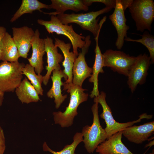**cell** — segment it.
Wrapping results in <instances>:
<instances>
[{
    "label": "cell",
    "mask_w": 154,
    "mask_h": 154,
    "mask_svg": "<svg viewBox=\"0 0 154 154\" xmlns=\"http://www.w3.org/2000/svg\"><path fill=\"white\" fill-rule=\"evenodd\" d=\"M151 64L150 58L147 54H141L137 56L127 76V84L132 93L135 91L138 84L141 85L145 83Z\"/></svg>",
    "instance_id": "9c48e42d"
},
{
    "label": "cell",
    "mask_w": 154,
    "mask_h": 154,
    "mask_svg": "<svg viewBox=\"0 0 154 154\" xmlns=\"http://www.w3.org/2000/svg\"><path fill=\"white\" fill-rule=\"evenodd\" d=\"M6 32V29L4 27L2 26H0V61L1 60V41L5 33Z\"/></svg>",
    "instance_id": "f1b7e54d"
},
{
    "label": "cell",
    "mask_w": 154,
    "mask_h": 154,
    "mask_svg": "<svg viewBox=\"0 0 154 154\" xmlns=\"http://www.w3.org/2000/svg\"><path fill=\"white\" fill-rule=\"evenodd\" d=\"M5 138L3 129L0 125V154H3L5 149Z\"/></svg>",
    "instance_id": "83f0119b"
},
{
    "label": "cell",
    "mask_w": 154,
    "mask_h": 154,
    "mask_svg": "<svg viewBox=\"0 0 154 154\" xmlns=\"http://www.w3.org/2000/svg\"><path fill=\"white\" fill-rule=\"evenodd\" d=\"M44 50L47 56V65L45 67L47 72L43 76V83L46 85L49 81L51 73L54 70H59V63L63 60L62 55L58 52V47L53 43V40L48 36L44 39Z\"/></svg>",
    "instance_id": "4fadbf2b"
},
{
    "label": "cell",
    "mask_w": 154,
    "mask_h": 154,
    "mask_svg": "<svg viewBox=\"0 0 154 154\" xmlns=\"http://www.w3.org/2000/svg\"><path fill=\"white\" fill-rule=\"evenodd\" d=\"M98 104L95 102L91 108L93 116L91 125H86L83 127L81 133L84 138L83 142L87 152L92 153L98 146L107 139L104 129L101 126L98 115Z\"/></svg>",
    "instance_id": "8992f818"
},
{
    "label": "cell",
    "mask_w": 154,
    "mask_h": 154,
    "mask_svg": "<svg viewBox=\"0 0 154 154\" xmlns=\"http://www.w3.org/2000/svg\"><path fill=\"white\" fill-rule=\"evenodd\" d=\"M137 56H130L123 51L109 49L103 54L104 67L127 77Z\"/></svg>",
    "instance_id": "ba28073f"
},
{
    "label": "cell",
    "mask_w": 154,
    "mask_h": 154,
    "mask_svg": "<svg viewBox=\"0 0 154 154\" xmlns=\"http://www.w3.org/2000/svg\"><path fill=\"white\" fill-rule=\"evenodd\" d=\"M52 72V76L51 77L52 86L46 95L49 98H54L55 108L58 109L67 97V95H63L62 94L61 86L64 84V82L62 81V78H64L66 81L68 77L61 69L54 70Z\"/></svg>",
    "instance_id": "e0dca14e"
},
{
    "label": "cell",
    "mask_w": 154,
    "mask_h": 154,
    "mask_svg": "<svg viewBox=\"0 0 154 154\" xmlns=\"http://www.w3.org/2000/svg\"><path fill=\"white\" fill-rule=\"evenodd\" d=\"M0 96H4V93L0 90Z\"/></svg>",
    "instance_id": "d6a6232c"
},
{
    "label": "cell",
    "mask_w": 154,
    "mask_h": 154,
    "mask_svg": "<svg viewBox=\"0 0 154 154\" xmlns=\"http://www.w3.org/2000/svg\"><path fill=\"white\" fill-rule=\"evenodd\" d=\"M51 4L49 5V9H53L56 11L50 13L43 12L50 15L56 16L64 13L68 10H71L76 12L81 11H87L88 7L85 5L82 0H51Z\"/></svg>",
    "instance_id": "d6986e66"
},
{
    "label": "cell",
    "mask_w": 154,
    "mask_h": 154,
    "mask_svg": "<svg viewBox=\"0 0 154 154\" xmlns=\"http://www.w3.org/2000/svg\"><path fill=\"white\" fill-rule=\"evenodd\" d=\"M122 131L114 134L100 144L96 149V152L99 154H135L122 143Z\"/></svg>",
    "instance_id": "9a60e30c"
},
{
    "label": "cell",
    "mask_w": 154,
    "mask_h": 154,
    "mask_svg": "<svg viewBox=\"0 0 154 154\" xmlns=\"http://www.w3.org/2000/svg\"><path fill=\"white\" fill-rule=\"evenodd\" d=\"M147 154H154V149H153L151 153H148Z\"/></svg>",
    "instance_id": "836d02e7"
},
{
    "label": "cell",
    "mask_w": 154,
    "mask_h": 154,
    "mask_svg": "<svg viewBox=\"0 0 154 154\" xmlns=\"http://www.w3.org/2000/svg\"><path fill=\"white\" fill-rule=\"evenodd\" d=\"M83 136L81 133L77 132L73 137V141L70 144L65 145L63 149L59 151H56L49 147L46 142H44L42 145L44 151H49L53 154H76L75 149L78 145L83 141Z\"/></svg>",
    "instance_id": "d4e9b609"
},
{
    "label": "cell",
    "mask_w": 154,
    "mask_h": 154,
    "mask_svg": "<svg viewBox=\"0 0 154 154\" xmlns=\"http://www.w3.org/2000/svg\"><path fill=\"white\" fill-rule=\"evenodd\" d=\"M99 34L95 37L96 46L94 50L95 57L92 68V74L89 79L90 82L93 83L94 87L90 96L91 98L97 97L100 94L98 88V75L100 73L104 72L103 69V61L102 54L98 45V38Z\"/></svg>",
    "instance_id": "ffe728a7"
},
{
    "label": "cell",
    "mask_w": 154,
    "mask_h": 154,
    "mask_svg": "<svg viewBox=\"0 0 154 154\" xmlns=\"http://www.w3.org/2000/svg\"><path fill=\"white\" fill-rule=\"evenodd\" d=\"M13 38L17 48L20 57L27 58L32 47L31 42L35 35L33 29L27 26L12 28Z\"/></svg>",
    "instance_id": "7c38bea8"
},
{
    "label": "cell",
    "mask_w": 154,
    "mask_h": 154,
    "mask_svg": "<svg viewBox=\"0 0 154 154\" xmlns=\"http://www.w3.org/2000/svg\"><path fill=\"white\" fill-rule=\"evenodd\" d=\"M125 10L120 0H116V3L113 13L109 16V18L115 27L117 35L115 45L119 50L122 47L124 38L127 37V31L129 28L126 24Z\"/></svg>",
    "instance_id": "8fae6325"
},
{
    "label": "cell",
    "mask_w": 154,
    "mask_h": 154,
    "mask_svg": "<svg viewBox=\"0 0 154 154\" xmlns=\"http://www.w3.org/2000/svg\"><path fill=\"white\" fill-rule=\"evenodd\" d=\"M63 90L69 93L70 98L68 105L63 112L60 111L53 113L54 123L62 127H68L73 123L74 117L78 114V108L81 103L87 101L88 94L84 91L87 90L73 83L64 82Z\"/></svg>",
    "instance_id": "6da1fadb"
},
{
    "label": "cell",
    "mask_w": 154,
    "mask_h": 154,
    "mask_svg": "<svg viewBox=\"0 0 154 154\" xmlns=\"http://www.w3.org/2000/svg\"><path fill=\"white\" fill-rule=\"evenodd\" d=\"M133 0H120V2L124 10L128 8L132 3Z\"/></svg>",
    "instance_id": "f546056e"
},
{
    "label": "cell",
    "mask_w": 154,
    "mask_h": 154,
    "mask_svg": "<svg viewBox=\"0 0 154 154\" xmlns=\"http://www.w3.org/2000/svg\"><path fill=\"white\" fill-rule=\"evenodd\" d=\"M42 9H49V5L38 0H22L20 7L11 18L10 21L11 23L14 22L26 13H32L35 11L42 12L41 10Z\"/></svg>",
    "instance_id": "603a6c76"
},
{
    "label": "cell",
    "mask_w": 154,
    "mask_h": 154,
    "mask_svg": "<svg viewBox=\"0 0 154 154\" xmlns=\"http://www.w3.org/2000/svg\"><path fill=\"white\" fill-rule=\"evenodd\" d=\"M154 145V140L153 141H150L148 144L146 145L145 146L144 148H146L148 147H151L152 146Z\"/></svg>",
    "instance_id": "4dcf8cb0"
},
{
    "label": "cell",
    "mask_w": 154,
    "mask_h": 154,
    "mask_svg": "<svg viewBox=\"0 0 154 154\" xmlns=\"http://www.w3.org/2000/svg\"><path fill=\"white\" fill-rule=\"evenodd\" d=\"M39 24L44 26L49 34L55 33L58 35L66 36L70 40L72 46L73 52L77 56L78 55V48H81L85 45V37L78 34L73 29L72 25L62 24L57 16L51 15L49 21L38 19Z\"/></svg>",
    "instance_id": "5b68a950"
},
{
    "label": "cell",
    "mask_w": 154,
    "mask_h": 154,
    "mask_svg": "<svg viewBox=\"0 0 154 154\" xmlns=\"http://www.w3.org/2000/svg\"><path fill=\"white\" fill-rule=\"evenodd\" d=\"M39 30L35 31V35L31 43L32 53L31 57L28 58L29 64L34 68L37 74H40L44 69L43 56L45 54L44 39L40 37Z\"/></svg>",
    "instance_id": "2e32d148"
},
{
    "label": "cell",
    "mask_w": 154,
    "mask_h": 154,
    "mask_svg": "<svg viewBox=\"0 0 154 154\" xmlns=\"http://www.w3.org/2000/svg\"><path fill=\"white\" fill-rule=\"evenodd\" d=\"M142 38L137 39H134L129 37L124 38L127 41L136 42L140 43L145 46L149 53L151 64L154 63V37L147 31H144L143 35H141Z\"/></svg>",
    "instance_id": "484cf974"
},
{
    "label": "cell",
    "mask_w": 154,
    "mask_h": 154,
    "mask_svg": "<svg viewBox=\"0 0 154 154\" xmlns=\"http://www.w3.org/2000/svg\"><path fill=\"white\" fill-rule=\"evenodd\" d=\"M15 91L18 99L23 104L37 102L41 100L36 90L26 77Z\"/></svg>",
    "instance_id": "44dd1931"
},
{
    "label": "cell",
    "mask_w": 154,
    "mask_h": 154,
    "mask_svg": "<svg viewBox=\"0 0 154 154\" xmlns=\"http://www.w3.org/2000/svg\"><path fill=\"white\" fill-rule=\"evenodd\" d=\"M4 99V96H0V106L2 104Z\"/></svg>",
    "instance_id": "1f68e13d"
},
{
    "label": "cell",
    "mask_w": 154,
    "mask_h": 154,
    "mask_svg": "<svg viewBox=\"0 0 154 154\" xmlns=\"http://www.w3.org/2000/svg\"><path fill=\"white\" fill-rule=\"evenodd\" d=\"M154 121L145 123L139 125H133L122 131V135L129 141L137 144H141L153 134Z\"/></svg>",
    "instance_id": "5bb4252c"
},
{
    "label": "cell",
    "mask_w": 154,
    "mask_h": 154,
    "mask_svg": "<svg viewBox=\"0 0 154 154\" xmlns=\"http://www.w3.org/2000/svg\"><path fill=\"white\" fill-rule=\"evenodd\" d=\"M1 60L10 62L18 61L20 57L17 46L13 37L7 31L1 41Z\"/></svg>",
    "instance_id": "7402d4cb"
},
{
    "label": "cell",
    "mask_w": 154,
    "mask_h": 154,
    "mask_svg": "<svg viewBox=\"0 0 154 154\" xmlns=\"http://www.w3.org/2000/svg\"><path fill=\"white\" fill-rule=\"evenodd\" d=\"M25 64L18 61L10 62L3 61L0 64V90L14 92L23 78L22 69Z\"/></svg>",
    "instance_id": "52a82bcc"
},
{
    "label": "cell",
    "mask_w": 154,
    "mask_h": 154,
    "mask_svg": "<svg viewBox=\"0 0 154 154\" xmlns=\"http://www.w3.org/2000/svg\"><path fill=\"white\" fill-rule=\"evenodd\" d=\"M112 8L106 7L99 10L85 13L71 14H60L56 16L61 22L64 25L74 23L79 25L81 28L92 33L96 37L100 34L101 28L107 17L104 16L99 23V18L96 19L99 15L110 11Z\"/></svg>",
    "instance_id": "7a4b0ae2"
},
{
    "label": "cell",
    "mask_w": 154,
    "mask_h": 154,
    "mask_svg": "<svg viewBox=\"0 0 154 154\" xmlns=\"http://www.w3.org/2000/svg\"><path fill=\"white\" fill-rule=\"evenodd\" d=\"M83 4L88 7L93 3L99 2L104 4L106 7L115 8L116 6V0H82Z\"/></svg>",
    "instance_id": "4316f807"
},
{
    "label": "cell",
    "mask_w": 154,
    "mask_h": 154,
    "mask_svg": "<svg viewBox=\"0 0 154 154\" xmlns=\"http://www.w3.org/2000/svg\"><path fill=\"white\" fill-rule=\"evenodd\" d=\"M22 74L31 81L38 94L42 96L43 90L42 87V83L43 81V76L41 74H37L34 68L28 64L25 65L23 68Z\"/></svg>",
    "instance_id": "cb8c5ba5"
},
{
    "label": "cell",
    "mask_w": 154,
    "mask_h": 154,
    "mask_svg": "<svg viewBox=\"0 0 154 154\" xmlns=\"http://www.w3.org/2000/svg\"><path fill=\"white\" fill-rule=\"evenodd\" d=\"M55 46L60 49L64 56V59L62 62V65L64 68L63 72L68 77L67 80L64 83H72V69L75 60L77 56L73 51H70L72 46L71 43H66L64 41L57 38H55Z\"/></svg>",
    "instance_id": "ac0fdd59"
},
{
    "label": "cell",
    "mask_w": 154,
    "mask_h": 154,
    "mask_svg": "<svg viewBox=\"0 0 154 154\" xmlns=\"http://www.w3.org/2000/svg\"><path fill=\"white\" fill-rule=\"evenodd\" d=\"M128 8L137 30L143 32L147 30L151 32L154 19L153 1L133 0Z\"/></svg>",
    "instance_id": "3957f363"
},
{
    "label": "cell",
    "mask_w": 154,
    "mask_h": 154,
    "mask_svg": "<svg viewBox=\"0 0 154 154\" xmlns=\"http://www.w3.org/2000/svg\"><path fill=\"white\" fill-rule=\"evenodd\" d=\"M106 93L101 91L97 97L94 98V103L100 104L102 107L103 111L100 116L104 120L106 123V127L104 129L107 135L106 139L116 133L122 131L125 128L133 125L135 123L140 122L143 119H151L153 117L152 115H148L145 113L139 116V118L136 120L124 123L117 122L113 117L111 109L106 102Z\"/></svg>",
    "instance_id": "277c9868"
},
{
    "label": "cell",
    "mask_w": 154,
    "mask_h": 154,
    "mask_svg": "<svg viewBox=\"0 0 154 154\" xmlns=\"http://www.w3.org/2000/svg\"><path fill=\"white\" fill-rule=\"evenodd\" d=\"M85 44L81 48V52L76 58L72 69V83L75 85L82 87V84L87 78L91 77L92 68L88 66L85 60V55L88 51L91 43L90 36L85 37Z\"/></svg>",
    "instance_id": "30bf717a"
}]
</instances>
